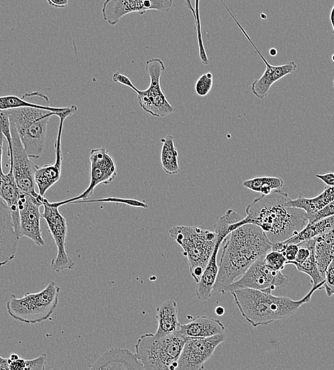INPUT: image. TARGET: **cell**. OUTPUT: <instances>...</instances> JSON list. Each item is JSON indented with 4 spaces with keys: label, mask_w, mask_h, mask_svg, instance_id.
Segmentation results:
<instances>
[{
    "label": "cell",
    "mask_w": 334,
    "mask_h": 370,
    "mask_svg": "<svg viewBox=\"0 0 334 370\" xmlns=\"http://www.w3.org/2000/svg\"><path fill=\"white\" fill-rule=\"evenodd\" d=\"M291 200L281 189L262 194L246 207V216L233 223L232 228L235 230L244 224H255L262 229L271 243L284 242L308 223L306 212L293 206Z\"/></svg>",
    "instance_id": "1"
},
{
    "label": "cell",
    "mask_w": 334,
    "mask_h": 370,
    "mask_svg": "<svg viewBox=\"0 0 334 370\" xmlns=\"http://www.w3.org/2000/svg\"><path fill=\"white\" fill-rule=\"evenodd\" d=\"M222 252L213 291L224 290L242 276L259 258L271 250V243L262 229L252 223L233 230L221 244Z\"/></svg>",
    "instance_id": "2"
},
{
    "label": "cell",
    "mask_w": 334,
    "mask_h": 370,
    "mask_svg": "<svg viewBox=\"0 0 334 370\" xmlns=\"http://www.w3.org/2000/svg\"><path fill=\"white\" fill-rule=\"evenodd\" d=\"M325 280L312 287L301 300L278 297L271 290L242 288L231 292L242 317L254 327L267 325L275 321L294 315L303 305L311 301V296L323 286Z\"/></svg>",
    "instance_id": "3"
},
{
    "label": "cell",
    "mask_w": 334,
    "mask_h": 370,
    "mask_svg": "<svg viewBox=\"0 0 334 370\" xmlns=\"http://www.w3.org/2000/svg\"><path fill=\"white\" fill-rule=\"evenodd\" d=\"M169 235L182 248L190 273L198 283L212 254L215 233L200 226H176L170 228Z\"/></svg>",
    "instance_id": "4"
},
{
    "label": "cell",
    "mask_w": 334,
    "mask_h": 370,
    "mask_svg": "<svg viewBox=\"0 0 334 370\" xmlns=\"http://www.w3.org/2000/svg\"><path fill=\"white\" fill-rule=\"evenodd\" d=\"M185 340L179 331L166 336L146 333L138 339L135 354L146 370H174Z\"/></svg>",
    "instance_id": "5"
},
{
    "label": "cell",
    "mask_w": 334,
    "mask_h": 370,
    "mask_svg": "<svg viewBox=\"0 0 334 370\" xmlns=\"http://www.w3.org/2000/svg\"><path fill=\"white\" fill-rule=\"evenodd\" d=\"M8 111L10 122L16 127L28 157L40 158L45 147L50 117L58 116L61 112L32 107L9 109Z\"/></svg>",
    "instance_id": "6"
},
{
    "label": "cell",
    "mask_w": 334,
    "mask_h": 370,
    "mask_svg": "<svg viewBox=\"0 0 334 370\" xmlns=\"http://www.w3.org/2000/svg\"><path fill=\"white\" fill-rule=\"evenodd\" d=\"M60 287L50 282L38 292H26L17 297L11 294L6 304V311L13 319L21 322L35 324L51 317L58 305Z\"/></svg>",
    "instance_id": "7"
},
{
    "label": "cell",
    "mask_w": 334,
    "mask_h": 370,
    "mask_svg": "<svg viewBox=\"0 0 334 370\" xmlns=\"http://www.w3.org/2000/svg\"><path fill=\"white\" fill-rule=\"evenodd\" d=\"M145 69L147 71L150 83L144 90H139L137 100L141 108L155 117H164L174 112V107L166 97L161 87V77L165 70L163 62L158 58L146 60Z\"/></svg>",
    "instance_id": "8"
},
{
    "label": "cell",
    "mask_w": 334,
    "mask_h": 370,
    "mask_svg": "<svg viewBox=\"0 0 334 370\" xmlns=\"http://www.w3.org/2000/svg\"><path fill=\"white\" fill-rule=\"evenodd\" d=\"M43 212L41 217L45 221L50 233L57 247L56 256L51 260L50 268L60 273L64 270L74 268L75 262L66 252V236L68 224L66 219L59 211V207L50 203L46 198L43 201Z\"/></svg>",
    "instance_id": "9"
},
{
    "label": "cell",
    "mask_w": 334,
    "mask_h": 370,
    "mask_svg": "<svg viewBox=\"0 0 334 370\" xmlns=\"http://www.w3.org/2000/svg\"><path fill=\"white\" fill-rule=\"evenodd\" d=\"M264 256L253 263L239 280H235L224 290L223 293L242 288L272 291L284 287L289 283L288 276L281 270L275 271L269 268L264 262Z\"/></svg>",
    "instance_id": "10"
},
{
    "label": "cell",
    "mask_w": 334,
    "mask_h": 370,
    "mask_svg": "<svg viewBox=\"0 0 334 370\" xmlns=\"http://www.w3.org/2000/svg\"><path fill=\"white\" fill-rule=\"evenodd\" d=\"M90 180L87 189L80 195L64 201L53 202L55 205L60 207L76 201L88 199L97 186L109 184L117 176L115 162L104 147L92 149L90 152Z\"/></svg>",
    "instance_id": "11"
},
{
    "label": "cell",
    "mask_w": 334,
    "mask_h": 370,
    "mask_svg": "<svg viewBox=\"0 0 334 370\" xmlns=\"http://www.w3.org/2000/svg\"><path fill=\"white\" fill-rule=\"evenodd\" d=\"M225 332L205 338H185L176 369L199 370L212 356L218 345L226 339Z\"/></svg>",
    "instance_id": "12"
},
{
    "label": "cell",
    "mask_w": 334,
    "mask_h": 370,
    "mask_svg": "<svg viewBox=\"0 0 334 370\" xmlns=\"http://www.w3.org/2000/svg\"><path fill=\"white\" fill-rule=\"evenodd\" d=\"M12 140V159L9 166L12 167L16 184L20 191L28 193L36 199L43 196L36 191V164L30 159L21 142L16 127L11 124Z\"/></svg>",
    "instance_id": "13"
},
{
    "label": "cell",
    "mask_w": 334,
    "mask_h": 370,
    "mask_svg": "<svg viewBox=\"0 0 334 370\" xmlns=\"http://www.w3.org/2000/svg\"><path fill=\"white\" fill-rule=\"evenodd\" d=\"M172 6L173 0H105L102 7V15L109 25L114 26L129 14L143 15L149 11L168 12Z\"/></svg>",
    "instance_id": "14"
},
{
    "label": "cell",
    "mask_w": 334,
    "mask_h": 370,
    "mask_svg": "<svg viewBox=\"0 0 334 370\" xmlns=\"http://www.w3.org/2000/svg\"><path fill=\"white\" fill-rule=\"evenodd\" d=\"M44 196L36 199L33 195L20 191L19 216L20 238L26 237L36 245L43 246L45 241L42 236L40 220V207L43 206Z\"/></svg>",
    "instance_id": "15"
},
{
    "label": "cell",
    "mask_w": 334,
    "mask_h": 370,
    "mask_svg": "<svg viewBox=\"0 0 334 370\" xmlns=\"http://www.w3.org/2000/svg\"><path fill=\"white\" fill-rule=\"evenodd\" d=\"M19 239L14 230L9 208L0 196V267L15 258Z\"/></svg>",
    "instance_id": "16"
},
{
    "label": "cell",
    "mask_w": 334,
    "mask_h": 370,
    "mask_svg": "<svg viewBox=\"0 0 334 370\" xmlns=\"http://www.w3.org/2000/svg\"><path fill=\"white\" fill-rule=\"evenodd\" d=\"M254 48L264 63L266 68L262 75L252 83L251 90L258 99H263L269 94L272 85L284 76L293 73L297 69V65L293 61L279 65H271L256 46Z\"/></svg>",
    "instance_id": "17"
},
{
    "label": "cell",
    "mask_w": 334,
    "mask_h": 370,
    "mask_svg": "<svg viewBox=\"0 0 334 370\" xmlns=\"http://www.w3.org/2000/svg\"><path fill=\"white\" fill-rule=\"evenodd\" d=\"M90 369H144L135 353L119 347H114L104 352L90 366Z\"/></svg>",
    "instance_id": "18"
},
{
    "label": "cell",
    "mask_w": 334,
    "mask_h": 370,
    "mask_svg": "<svg viewBox=\"0 0 334 370\" xmlns=\"http://www.w3.org/2000/svg\"><path fill=\"white\" fill-rule=\"evenodd\" d=\"M225 329V325L219 319L202 315L181 324L179 332L185 338H205L223 333Z\"/></svg>",
    "instance_id": "19"
},
{
    "label": "cell",
    "mask_w": 334,
    "mask_h": 370,
    "mask_svg": "<svg viewBox=\"0 0 334 370\" xmlns=\"http://www.w3.org/2000/svg\"><path fill=\"white\" fill-rule=\"evenodd\" d=\"M0 196L7 204L13 220L16 235L20 238L19 196L20 189L15 181L13 169L9 170L0 179Z\"/></svg>",
    "instance_id": "20"
},
{
    "label": "cell",
    "mask_w": 334,
    "mask_h": 370,
    "mask_svg": "<svg viewBox=\"0 0 334 370\" xmlns=\"http://www.w3.org/2000/svg\"><path fill=\"white\" fill-rule=\"evenodd\" d=\"M216 243L212 254L199 282L197 283L196 296L202 301H206L210 298L218 273L217 253L225 238L218 234H216Z\"/></svg>",
    "instance_id": "21"
},
{
    "label": "cell",
    "mask_w": 334,
    "mask_h": 370,
    "mask_svg": "<svg viewBox=\"0 0 334 370\" xmlns=\"http://www.w3.org/2000/svg\"><path fill=\"white\" fill-rule=\"evenodd\" d=\"M156 319L158 328L155 335L166 336L178 332L181 324L178 321L176 302L168 300L159 305L156 308Z\"/></svg>",
    "instance_id": "22"
},
{
    "label": "cell",
    "mask_w": 334,
    "mask_h": 370,
    "mask_svg": "<svg viewBox=\"0 0 334 370\" xmlns=\"http://www.w3.org/2000/svg\"><path fill=\"white\" fill-rule=\"evenodd\" d=\"M315 238L316 263L320 272L325 277L329 263L334 259V228Z\"/></svg>",
    "instance_id": "23"
},
{
    "label": "cell",
    "mask_w": 334,
    "mask_h": 370,
    "mask_svg": "<svg viewBox=\"0 0 334 370\" xmlns=\"http://www.w3.org/2000/svg\"><path fill=\"white\" fill-rule=\"evenodd\" d=\"M333 200L334 186L325 185L323 191L318 196L312 198L298 196L296 199H291V204L293 206L305 211L308 218Z\"/></svg>",
    "instance_id": "24"
},
{
    "label": "cell",
    "mask_w": 334,
    "mask_h": 370,
    "mask_svg": "<svg viewBox=\"0 0 334 370\" xmlns=\"http://www.w3.org/2000/svg\"><path fill=\"white\" fill-rule=\"evenodd\" d=\"M334 228V215L317 220L308 224L297 234L284 241L286 243H299L315 238Z\"/></svg>",
    "instance_id": "25"
},
{
    "label": "cell",
    "mask_w": 334,
    "mask_h": 370,
    "mask_svg": "<svg viewBox=\"0 0 334 370\" xmlns=\"http://www.w3.org/2000/svg\"><path fill=\"white\" fill-rule=\"evenodd\" d=\"M162 144L160 154V162L163 171L168 175H175L180 171L178 164V152L175 147L173 137L168 134L161 138Z\"/></svg>",
    "instance_id": "26"
},
{
    "label": "cell",
    "mask_w": 334,
    "mask_h": 370,
    "mask_svg": "<svg viewBox=\"0 0 334 370\" xmlns=\"http://www.w3.org/2000/svg\"><path fill=\"white\" fill-rule=\"evenodd\" d=\"M61 164L55 162L43 166L36 165L35 181L38 188L39 194L44 196L45 192L60 178Z\"/></svg>",
    "instance_id": "27"
},
{
    "label": "cell",
    "mask_w": 334,
    "mask_h": 370,
    "mask_svg": "<svg viewBox=\"0 0 334 370\" xmlns=\"http://www.w3.org/2000/svg\"><path fill=\"white\" fill-rule=\"evenodd\" d=\"M242 185L249 190L266 195L274 190L281 189L284 181L278 176H263L247 179L242 182Z\"/></svg>",
    "instance_id": "28"
},
{
    "label": "cell",
    "mask_w": 334,
    "mask_h": 370,
    "mask_svg": "<svg viewBox=\"0 0 334 370\" xmlns=\"http://www.w3.org/2000/svg\"><path fill=\"white\" fill-rule=\"evenodd\" d=\"M23 107L43 108L55 112H63L68 108V107H50L48 105H44L31 102L27 100L25 95L22 97L13 95L0 96V109L9 110Z\"/></svg>",
    "instance_id": "29"
},
{
    "label": "cell",
    "mask_w": 334,
    "mask_h": 370,
    "mask_svg": "<svg viewBox=\"0 0 334 370\" xmlns=\"http://www.w3.org/2000/svg\"><path fill=\"white\" fill-rule=\"evenodd\" d=\"M185 2L187 6L190 10L194 17L200 60L203 64L208 65L209 63V60L204 47L201 31V22L199 9L200 0H185Z\"/></svg>",
    "instance_id": "30"
},
{
    "label": "cell",
    "mask_w": 334,
    "mask_h": 370,
    "mask_svg": "<svg viewBox=\"0 0 334 370\" xmlns=\"http://www.w3.org/2000/svg\"><path fill=\"white\" fill-rule=\"evenodd\" d=\"M298 271L308 275L311 279L313 287L325 280L324 275L320 272L315 258V250L301 263H293Z\"/></svg>",
    "instance_id": "31"
},
{
    "label": "cell",
    "mask_w": 334,
    "mask_h": 370,
    "mask_svg": "<svg viewBox=\"0 0 334 370\" xmlns=\"http://www.w3.org/2000/svg\"><path fill=\"white\" fill-rule=\"evenodd\" d=\"M0 132H1L5 137L7 144V155L9 157V162H11L12 159V140L11 122L8 110L0 109Z\"/></svg>",
    "instance_id": "32"
},
{
    "label": "cell",
    "mask_w": 334,
    "mask_h": 370,
    "mask_svg": "<svg viewBox=\"0 0 334 370\" xmlns=\"http://www.w3.org/2000/svg\"><path fill=\"white\" fill-rule=\"evenodd\" d=\"M265 265L272 270L279 271L286 265V259L283 253L271 250L264 256Z\"/></svg>",
    "instance_id": "33"
},
{
    "label": "cell",
    "mask_w": 334,
    "mask_h": 370,
    "mask_svg": "<svg viewBox=\"0 0 334 370\" xmlns=\"http://www.w3.org/2000/svg\"><path fill=\"white\" fill-rule=\"evenodd\" d=\"M95 202H114L122 203L127 205L136 207L147 208L148 205L145 201H139L132 199H122L117 197H107L97 199H85L74 201L71 204H85V203H95Z\"/></svg>",
    "instance_id": "34"
},
{
    "label": "cell",
    "mask_w": 334,
    "mask_h": 370,
    "mask_svg": "<svg viewBox=\"0 0 334 370\" xmlns=\"http://www.w3.org/2000/svg\"><path fill=\"white\" fill-rule=\"evenodd\" d=\"M212 74L210 72L203 74L195 84V92L201 97L207 95L212 86Z\"/></svg>",
    "instance_id": "35"
},
{
    "label": "cell",
    "mask_w": 334,
    "mask_h": 370,
    "mask_svg": "<svg viewBox=\"0 0 334 370\" xmlns=\"http://www.w3.org/2000/svg\"><path fill=\"white\" fill-rule=\"evenodd\" d=\"M323 287L328 297L334 295V259L329 263L325 272V282Z\"/></svg>",
    "instance_id": "36"
},
{
    "label": "cell",
    "mask_w": 334,
    "mask_h": 370,
    "mask_svg": "<svg viewBox=\"0 0 334 370\" xmlns=\"http://www.w3.org/2000/svg\"><path fill=\"white\" fill-rule=\"evenodd\" d=\"M46 354L43 353L34 359H26V370H44L46 364Z\"/></svg>",
    "instance_id": "37"
},
{
    "label": "cell",
    "mask_w": 334,
    "mask_h": 370,
    "mask_svg": "<svg viewBox=\"0 0 334 370\" xmlns=\"http://www.w3.org/2000/svg\"><path fill=\"white\" fill-rule=\"evenodd\" d=\"M334 215V200L327 204L325 207L308 218V223Z\"/></svg>",
    "instance_id": "38"
},
{
    "label": "cell",
    "mask_w": 334,
    "mask_h": 370,
    "mask_svg": "<svg viewBox=\"0 0 334 370\" xmlns=\"http://www.w3.org/2000/svg\"><path fill=\"white\" fill-rule=\"evenodd\" d=\"M282 248L281 252L286 259V265L291 261H293L296 257L299 246L295 243H286L282 242Z\"/></svg>",
    "instance_id": "39"
},
{
    "label": "cell",
    "mask_w": 334,
    "mask_h": 370,
    "mask_svg": "<svg viewBox=\"0 0 334 370\" xmlns=\"http://www.w3.org/2000/svg\"><path fill=\"white\" fill-rule=\"evenodd\" d=\"M112 80L114 83H119L125 86H127L132 89L135 92L138 91L137 88H136L131 80L126 75L120 73L119 72H115L112 75Z\"/></svg>",
    "instance_id": "40"
},
{
    "label": "cell",
    "mask_w": 334,
    "mask_h": 370,
    "mask_svg": "<svg viewBox=\"0 0 334 370\" xmlns=\"http://www.w3.org/2000/svg\"><path fill=\"white\" fill-rule=\"evenodd\" d=\"M316 178L320 179L325 185L334 186V172L323 174H316Z\"/></svg>",
    "instance_id": "41"
},
{
    "label": "cell",
    "mask_w": 334,
    "mask_h": 370,
    "mask_svg": "<svg viewBox=\"0 0 334 370\" xmlns=\"http://www.w3.org/2000/svg\"><path fill=\"white\" fill-rule=\"evenodd\" d=\"M47 3L52 7L63 9L65 8L68 4L69 0H45Z\"/></svg>",
    "instance_id": "42"
},
{
    "label": "cell",
    "mask_w": 334,
    "mask_h": 370,
    "mask_svg": "<svg viewBox=\"0 0 334 370\" xmlns=\"http://www.w3.org/2000/svg\"><path fill=\"white\" fill-rule=\"evenodd\" d=\"M5 137L1 132H0V179L5 174L3 172L2 169V155H3V145H4V139Z\"/></svg>",
    "instance_id": "43"
},
{
    "label": "cell",
    "mask_w": 334,
    "mask_h": 370,
    "mask_svg": "<svg viewBox=\"0 0 334 370\" xmlns=\"http://www.w3.org/2000/svg\"><path fill=\"white\" fill-rule=\"evenodd\" d=\"M0 369L9 370L8 358H4L0 356Z\"/></svg>",
    "instance_id": "44"
},
{
    "label": "cell",
    "mask_w": 334,
    "mask_h": 370,
    "mask_svg": "<svg viewBox=\"0 0 334 370\" xmlns=\"http://www.w3.org/2000/svg\"><path fill=\"white\" fill-rule=\"evenodd\" d=\"M330 21L332 26V33L334 34V3L330 13Z\"/></svg>",
    "instance_id": "45"
},
{
    "label": "cell",
    "mask_w": 334,
    "mask_h": 370,
    "mask_svg": "<svg viewBox=\"0 0 334 370\" xmlns=\"http://www.w3.org/2000/svg\"><path fill=\"white\" fill-rule=\"evenodd\" d=\"M215 313L218 315V316H222L225 313V308L222 306H218L215 308Z\"/></svg>",
    "instance_id": "46"
},
{
    "label": "cell",
    "mask_w": 334,
    "mask_h": 370,
    "mask_svg": "<svg viewBox=\"0 0 334 370\" xmlns=\"http://www.w3.org/2000/svg\"><path fill=\"white\" fill-rule=\"evenodd\" d=\"M269 54L272 56H274L277 54V51L276 48H271L270 50H269Z\"/></svg>",
    "instance_id": "47"
},
{
    "label": "cell",
    "mask_w": 334,
    "mask_h": 370,
    "mask_svg": "<svg viewBox=\"0 0 334 370\" xmlns=\"http://www.w3.org/2000/svg\"><path fill=\"white\" fill-rule=\"evenodd\" d=\"M331 58H332V60L334 62V53L332 55Z\"/></svg>",
    "instance_id": "48"
},
{
    "label": "cell",
    "mask_w": 334,
    "mask_h": 370,
    "mask_svg": "<svg viewBox=\"0 0 334 370\" xmlns=\"http://www.w3.org/2000/svg\"><path fill=\"white\" fill-rule=\"evenodd\" d=\"M333 87H334V80H333Z\"/></svg>",
    "instance_id": "49"
}]
</instances>
